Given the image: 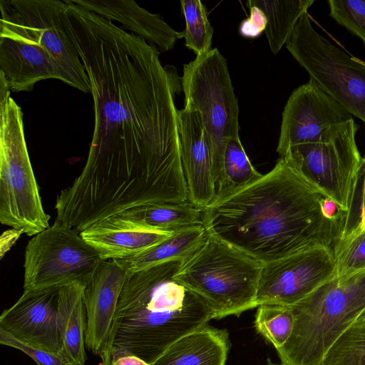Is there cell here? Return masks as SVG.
I'll use <instances>...</instances> for the list:
<instances>
[{
  "label": "cell",
  "mask_w": 365,
  "mask_h": 365,
  "mask_svg": "<svg viewBox=\"0 0 365 365\" xmlns=\"http://www.w3.org/2000/svg\"><path fill=\"white\" fill-rule=\"evenodd\" d=\"M263 264L207 233L202 245L182 262L175 279L198 294L215 319L257 307Z\"/></svg>",
  "instance_id": "obj_5"
},
{
  "label": "cell",
  "mask_w": 365,
  "mask_h": 365,
  "mask_svg": "<svg viewBox=\"0 0 365 365\" xmlns=\"http://www.w3.org/2000/svg\"><path fill=\"white\" fill-rule=\"evenodd\" d=\"M154 229L122 214L99 220L80 235L103 260L128 258L143 252L174 232Z\"/></svg>",
  "instance_id": "obj_16"
},
{
  "label": "cell",
  "mask_w": 365,
  "mask_h": 365,
  "mask_svg": "<svg viewBox=\"0 0 365 365\" xmlns=\"http://www.w3.org/2000/svg\"><path fill=\"white\" fill-rule=\"evenodd\" d=\"M267 365H282V364H274L273 362H272L269 359L267 360Z\"/></svg>",
  "instance_id": "obj_35"
},
{
  "label": "cell",
  "mask_w": 365,
  "mask_h": 365,
  "mask_svg": "<svg viewBox=\"0 0 365 365\" xmlns=\"http://www.w3.org/2000/svg\"><path fill=\"white\" fill-rule=\"evenodd\" d=\"M294 324V315L289 307L276 304L257 307L255 327L276 350L283 347L289 339Z\"/></svg>",
  "instance_id": "obj_25"
},
{
  "label": "cell",
  "mask_w": 365,
  "mask_h": 365,
  "mask_svg": "<svg viewBox=\"0 0 365 365\" xmlns=\"http://www.w3.org/2000/svg\"><path fill=\"white\" fill-rule=\"evenodd\" d=\"M336 274L334 249L318 246L263 264L257 304L290 307Z\"/></svg>",
  "instance_id": "obj_11"
},
{
  "label": "cell",
  "mask_w": 365,
  "mask_h": 365,
  "mask_svg": "<svg viewBox=\"0 0 365 365\" xmlns=\"http://www.w3.org/2000/svg\"><path fill=\"white\" fill-rule=\"evenodd\" d=\"M314 0H249L248 6L262 10L267 19L264 30L269 48L277 54L289 40L302 16Z\"/></svg>",
  "instance_id": "obj_21"
},
{
  "label": "cell",
  "mask_w": 365,
  "mask_h": 365,
  "mask_svg": "<svg viewBox=\"0 0 365 365\" xmlns=\"http://www.w3.org/2000/svg\"><path fill=\"white\" fill-rule=\"evenodd\" d=\"M84 284L61 286L58 291L57 324L63 355L73 365H85L86 314L83 302Z\"/></svg>",
  "instance_id": "obj_19"
},
{
  "label": "cell",
  "mask_w": 365,
  "mask_h": 365,
  "mask_svg": "<svg viewBox=\"0 0 365 365\" xmlns=\"http://www.w3.org/2000/svg\"><path fill=\"white\" fill-rule=\"evenodd\" d=\"M292 334L277 354L282 365H322L327 351L365 309V269L334 276L289 307Z\"/></svg>",
  "instance_id": "obj_4"
},
{
  "label": "cell",
  "mask_w": 365,
  "mask_h": 365,
  "mask_svg": "<svg viewBox=\"0 0 365 365\" xmlns=\"http://www.w3.org/2000/svg\"><path fill=\"white\" fill-rule=\"evenodd\" d=\"M0 344L19 349L30 356L37 365H73L66 357L33 347L0 330Z\"/></svg>",
  "instance_id": "obj_30"
},
{
  "label": "cell",
  "mask_w": 365,
  "mask_h": 365,
  "mask_svg": "<svg viewBox=\"0 0 365 365\" xmlns=\"http://www.w3.org/2000/svg\"><path fill=\"white\" fill-rule=\"evenodd\" d=\"M112 365H150L134 355H124L112 361Z\"/></svg>",
  "instance_id": "obj_33"
},
{
  "label": "cell",
  "mask_w": 365,
  "mask_h": 365,
  "mask_svg": "<svg viewBox=\"0 0 365 365\" xmlns=\"http://www.w3.org/2000/svg\"><path fill=\"white\" fill-rule=\"evenodd\" d=\"M76 4L128 30L163 51L173 48L182 32L171 28L158 14H151L130 0H73Z\"/></svg>",
  "instance_id": "obj_17"
},
{
  "label": "cell",
  "mask_w": 365,
  "mask_h": 365,
  "mask_svg": "<svg viewBox=\"0 0 365 365\" xmlns=\"http://www.w3.org/2000/svg\"><path fill=\"white\" fill-rule=\"evenodd\" d=\"M250 16L243 20L239 27V32L243 37L254 38L262 34L267 25V19L262 9L255 6H248Z\"/></svg>",
  "instance_id": "obj_31"
},
{
  "label": "cell",
  "mask_w": 365,
  "mask_h": 365,
  "mask_svg": "<svg viewBox=\"0 0 365 365\" xmlns=\"http://www.w3.org/2000/svg\"><path fill=\"white\" fill-rule=\"evenodd\" d=\"M329 199L284 158L271 171L202 210L207 233L262 264L318 246L334 250L341 218Z\"/></svg>",
  "instance_id": "obj_1"
},
{
  "label": "cell",
  "mask_w": 365,
  "mask_h": 365,
  "mask_svg": "<svg viewBox=\"0 0 365 365\" xmlns=\"http://www.w3.org/2000/svg\"><path fill=\"white\" fill-rule=\"evenodd\" d=\"M0 80V222L34 236L47 229L50 216L39 189L25 140L23 112Z\"/></svg>",
  "instance_id": "obj_6"
},
{
  "label": "cell",
  "mask_w": 365,
  "mask_h": 365,
  "mask_svg": "<svg viewBox=\"0 0 365 365\" xmlns=\"http://www.w3.org/2000/svg\"><path fill=\"white\" fill-rule=\"evenodd\" d=\"M207 232L203 225L176 230L171 236L149 250L128 258L114 259L127 276L164 262L190 257L205 242Z\"/></svg>",
  "instance_id": "obj_20"
},
{
  "label": "cell",
  "mask_w": 365,
  "mask_h": 365,
  "mask_svg": "<svg viewBox=\"0 0 365 365\" xmlns=\"http://www.w3.org/2000/svg\"><path fill=\"white\" fill-rule=\"evenodd\" d=\"M185 108L199 113L210 152L216 189L223 172L228 140L239 137L237 99L226 59L217 48L197 56L183 67Z\"/></svg>",
  "instance_id": "obj_7"
},
{
  "label": "cell",
  "mask_w": 365,
  "mask_h": 365,
  "mask_svg": "<svg viewBox=\"0 0 365 365\" xmlns=\"http://www.w3.org/2000/svg\"><path fill=\"white\" fill-rule=\"evenodd\" d=\"M352 118L310 78L294 90L284 106L277 152L282 158L292 146L319 141Z\"/></svg>",
  "instance_id": "obj_12"
},
{
  "label": "cell",
  "mask_w": 365,
  "mask_h": 365,
  "mask_svg": "<svg viewBox=\"0 0 365 365\" xmlns=\"http://www.w3.org/2000/svg\"><path fill=\"white\" fill-rule=\"evenodd\" d=\"M127 274L114 260H103L83 288L86 314L85 344L101 359L112 365L108 354L110 329Z\"/></svg>",
  "instance_id": "obj_14"
},
{
  "label": "cell",
  "mask_w": 365,
  "mask_h": 365,
  "mask_svg": "<svg viewBox=\"0 0 365 365\" xmlns=\"http://www.w3.org/2000/svg\"><path fill=\"white\" fill-rule=\"evenodd\" d=\"M148 227L174 232L187 227L203 225L202 210L189 200L140 205L122 213Z\"/></svg>",
  "instance_id": "obj_22"
},
{
  "label": "cell",
  "mask_w": 365,
  "mask_h": 365,
  "mask_svg": "<svg viewBox=\"0 0 365 365\" xmlns=\"http://www.w3.org/2000/svg\"><path fill=\"white\" fill-rule=\"evenodd\" d=\"M322 365H365V319L356 320L340 335Z\"/></svg>",
  "instance_id": "obj_26"
},
{
  "label": "cell",
  "mask_w": 365,
  "mask_h": 365,
  "mask_svg": "<svg viewBox=\"0 0 365 365\" xmlns=\"http://www.w3.org/2000/svg\"><path fill=\"white\" fill-rule=\"evenodd\" d=\"M178 114L181 160L188 200L203 210L216 195L206 133L198 112L184 108L178 110Z\"/></svg>",
  "instance_id": "obj_15"
},
{
  "label": "cell",
  "mask_w": 365,
  "mask_h": 365,
  "mask_svg": "<svg viewBox=\"0 0 365 365\" xmlns=\"http://www.w3.org/2000/svg\"><path fill=\"white\" fill-rule=\"evenodd\" d=\"M229 347L227 331L207 324L176 340L150 365H225Z\"/></svg>",
  "instance_id": "obj_18"
},
{
  "label": "cell",
  "mask_w": 365,
  "mask_h": 365,
  "mask_svg": "<svg viewBox=\"0 0 365 365\" xmlns=\"http://www.w3.org/2000/svg\"><path fill=\"white\" fill-rule=\"evenodd\" d=\"M23 232L16 229L8 230L3 232L0 240L1 258L10 250Z\"/></svg>",
  "instance_id": "obj_32"
},
{
  "label": "cell",
  "mask_w": 365,
  "mask_h": 365,
  "mask_svg": "<svg viewBox=\"0 0 365 365\" xmlns=\"http://www.w3.org/2000/svg\"><path fill=\"white\" fill-rule=\"evenodd\" d=\"M182 262L170 261L127 276L110 332L112 361L134 355L151 364L176 340L215 319L203 299L175 279Z\"/></svg>",
  "instance_id": "obj_2"
},
{
  "label": "cell",
  "mask_w": 365,
  "mask_h": 365,
  "mask_svg": "<svg viewBox=\"0 0 365 365\" xmlns=\"http://www.w3.org/2000/svg\"><path fill=\"white\" fill-rule=\"evenodd\" d=\"M359 125L354 118L321 140L291 147L282 157L344 213L349 208L362 157L356 143Z\"/></svg>",
  "instance_id": "obj_9"
},
{
  "label": "cell",
  "mask_w": 365,
  "mask_h": 365,
  "mask_svg": "<svg viewBox=\"0 0 365 365\" xmlns=\"http://www.w3.org/2000/svg\"><path fill=\"white\" fill-rule=\"evenodd\" d=\"M286 47L310 78L365 124V61L346 54L317 33L307 13L298 21Z\"/></svg>",
  "instance_id": "obj_8"
},
{
  "label": "cell",
  "mask_w": 365,
  "mask_h": 365,
  "mask_svg": "<svg viewBox=\"0 0 365 365\" xmlns=\"http://www.w3.org/2000/svg\"><path fill=\"white\" fill-rule=\"evenodd\" d=\"M0 11V74L11 91L53 78L91 93L65 0H1Z\"/></svg>",
  "instance_id": "obj_3"
},
{
  "label": "cell",
  "mask_w": 365,
  "mask_h": 365,
  "mask_svg": "<svg viewBox=\"0 0 365 365\" xmlns=\"http://www.w3.org/2000/svg\"><path fill=\"white\" fill-rule=\"evenodd\" d=\"M103 261L79 232L56 220L28 242L24 291L72 283L85 285Z\"/></svg>",
  "instance_id": "obj_10"
},
{
  "label": "cell",
  "mask_w": 365,
  "mask_h": 365,
  "mask_svg": "<svg viewBox=\"0 0 365 365\" xmlns=\"http://www.w3.org/2000/svg\"><path fill=\"white\" fill-rule=\"evenodd\" d=\"M365 319V309L360 314V315L359 316V317L357 318L356 320H358V319Z\"/></svg>",
  "instance_id": "obj_34"
},
{
  "label": "cell",
  "mask_w": 365,
  "mask_h": 365,
  "mask_svg": "<svg viewBox=\"0 0 365 365\" xmlns=\"http://www.w3.org/2000/svg\"><path fill=\"white\" fill-rule=\"evenodd\" d=\"M334 252L336 276L342 277L365 269V228L338 245Z\"/></svg>",
  "instance_id": "obj_28"
},
{
  "label": "cell",
  "mask_w": 365,
  "mask_h": 365,
  "mask_svg": "<svg viewBox=\"0 0 365 365\" xmlns=\"http://www.w3.org/2000/svg\"><path fill=\"white\" fill-rule=\"evenodd\" d=\"M59 288L24 291L18 301L2 312L0 330L26 344L64 356L57 324Z\"/></svg>",
  "instance_id": "obj_13"
},
{
  "label": "cell",
  "mask_w": 365,
  "mask_h": 365,
  "mask_svg": "<svg viewBox=\"0 0 365 365\" xmlns=\"http://www.w3.org/2000/svg\"><path fill=\"white\" fill-rule=\"evenodd\" d=\"M365 228V157H362L351 195L350 206L343 214L335 247L359 230Z\"/></svg>",
  "instance_id": "obj_27"
},
{
  "label": "cell",
  "mask_w": 365,
  "mask_h": 365,
  "mask_svg": "<svg viewBox=\"0 0 365 365\" xmlns=\"http://www.w3.org/2000/svg\"><path fill=\"white\" fill-rule=\"evenodd\" d=\"M327 3L329 16L359 37L365 46V0H329Z\"/></svg>",
  "instance_id": "obj_29"
},
{
  "label": "cell",
  "mask_w": 365,
  "mask_h": 365,
  "mask_svg": "<svg viewBox=\"0 0 365 365\" xmlns=\"http://www.w3.org/2000/svg\"><path fill=\"white\" fill-rule=\"evenodd\" d=\"M262 175L250 161L240 138H232L226 145L222 178L216 189L215 197L232 192L257 180Z\"/></svg>",
  "instance_id": "obj_23"
},
{
  "label": "cell",
  "mask_w": 365,
  "mask_h": 365,
  "mask_svg": "<svg viewBox=\"0 0 365 365\" xmlns=\"http://www.w3.org/2000/svg\"><path fill=\"white\" fill-rule=\"evenodd\" d=\"M180 6L185 21L182 32L185 46L197 56L208 53L211 50L214 30L205 6L200 0H181Z\"/></svg>",
  "instance_id": "obj_24"
}]
</instances>
